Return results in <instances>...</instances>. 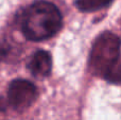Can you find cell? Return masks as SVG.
Instances as JSON below:
<instances>
[{"instance_id": "obj_2", "label": "cell", "mask_w": 121, "mask_h": 120, "mask_svg": "<svg viewBox=\"0 0 121 120\" xmlns=\"http://www.w3.org/2000/svg\"><path fill=\"white\" fill-rule=\"evenodd\" d=\"M121 40L116 34L104 32L94 42L89 56V67L94 73L103 78L120 61Z\"/></svg>"}, {"instance_id": "obj_5", "label": "cell", "mask_w": 121, "mask_h": 120, "mask_svg": "<svg viewBox=\"0 0 121 120\" xmlns=\"http://www.w3.org/2000/svg\"><path fill=\"white\" fill-rule=\"evenodd\" d=\"M113 0H75V5L81 12H96L105 9Z\"/></svg>"}, {"instance_id": "obj_6", "label": "cell", "mask_w": 121, "mask_h": 120, "mask_svg": "<svg viewBox=\"0 0 121 120\" xmlns=\"http://www.w3.org/2000/svg\"><path fill=\"white\" fill-rule=\"evenodd\" d=\"M103 79H105L107 82L114 83V84H120L121 83V59L112 69H109L103 76Z\"/></svg>"}, {"instance_id": "obj_4", "label": "cell", "mask_w": 121, "mask_h": 120, "mask_svg": "<svg viewBox=\"0 0 121 120\" xmlns=\"http://www.w3.org/2000/svg\"><path fill=\"white\" fill-rule=\"evenodd\" d=\"M27 68L34 77H48L52 69V59L49 52L38 50L34 53L27 64Z\"/></svg>"}, {"instance_id": "obj_1", "label": "cell", "mask_w": 121, "mask_h": 120, "mask_svg": "<svg viewBox=\"0 0 121 120\" xmlns=\"http://www.w3.org/2000/svg\"><path fill=\"white\" fill-rule=\"evenodd\" d=\"M63 17L55 4L39 0L30 4L20 17V29L25 37L32 42L46 40L60 30Z\"/></svg>"}, {"instance_id": "obj_3", "label": "cell", "mask_w": 121, "mask_h": 120, "mask_svg": "<svg viewBox=\"0 0 121 120\" xmlns=\"http://www.w3.org/2000/svg\"><path fill=\"white\" fill-rule=\"evenodd\" d=\"M37 97V90L32 82L23 79L12 81L8 88V103L15 110L27 108Z\"/></svg>"}]
</instances>
